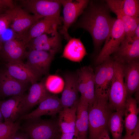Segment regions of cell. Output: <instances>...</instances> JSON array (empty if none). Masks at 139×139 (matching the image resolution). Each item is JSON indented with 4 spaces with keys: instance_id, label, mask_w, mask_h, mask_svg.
<instances>
[{
    "instance_id": "39",
    "label": "cell",
    "mask_w": 139,
    "mask_h": 139,
    "mask_svg": "<svg viewBox=\"0 0 139 139\" xmlns=\"http://www.w3.org/2000/svg\"><path fill=\"white\" fill-rule=\"evenodd\" d=\"M132 38L134 40L139 39V24L137 26L134 35Z\"/></svg>"
},
{
    "instance_id": "14",
    "label": "cell",
    "mask_w": 139,
    "mask_h": 139,
    "mask_svg": "<svg viewBox=\"0 0 139 139\" xmlns=\"http://www.w3.org/2000/svg\"><path fill=\"white\" fill-rule=\"evenodd\" d=\"M24 40L13 38L4 42L1 48L0 58L5 63L22 61L27 51Z\"/></svg>"
},
{
    "instance_id": "2",
    "label": "cell",
    "mask_w": 139,
    "mask_h": 139,
    "mask_svg": "<svg viewBox=\"0 0 139 139\" xmlns=\"http://www.w3.org/2000/svg\"><path fill=\"white\" fill-rule=\"evenodd\" d=\"M108 97L95 96L92 105L89 109V139H98L101 133L108 129V124L112 113Z\"/></svg>"
},
{
    "instance_id": "4",
    "label": "cell",
    "mask_w": 139,
    "mask_h": 139,
    "mask_svg": "<svg viewBox=\"0 0 139 139\" xmlns=\"http://www.w3.org/2000/svg\"><path fill=\"white\" fill-rule=\"evenodd\" d=\"M114 60V72L108 94V104L112 111H124L127 98L124 83V64Z\"/></svg>"
},
{
    "instance_id": "23",
    "label": "cell",
    "mask_w": 139,
    "mask_h": 139,
    "mask_svg": "<svg viewBox=\"0 0 139 139\" xmlns=\"http://www.w3.org/2000/svg\"><path fill=\"white\" fill-rule=\"evenodd\" d=\"M105 2L110 11L116 15L122 22L124 30L125 37L132 38L139 23V18L132 17L124 14L118 6L115 0H106Z\"/></svg>"
},
{
    "instance_id": "10",
    "label": "cell",
    "mask_w": 139,
    "mask_h": 139,
    "mask_svg": "<svg viewBox=\"0 0 139 139\" xmlns=\"http://www.w3.org/2000/svg\"><path fill=\"white\" fill-rule=\"evenodd\" d=\"M55 55L49 52L32 50L26 51V64L40 77L49 73L51 62Z\"/></svg>"
},
{
    "instance_id": "1",
    "label": "cell",
    "mask_w": 139,
    "mask_h": 139,
    "mask_svg": "<svg viewBox=\"0 0 139 139\" xmlns=\"http://www.w3.org/2000/svg\"><path fill=\"white\" fill-rule=\"evenodd\" d=\"M110 11L105 1L89 0L81 16L72 25L74 30L82 28L89 33L95 51H99L116 19Z\"/></svg>"
},
{
    "instance_id": "27",
    "label": "cell",
    "mask_w": 139,
    "mask_h": 139,
    "mask_svg": "<svg viewBox=\"0 0 139 139\" xmlns=\"http://www.w3.org/2000/svg\"><path fill=\"white\" fill-rule=\"evenodd\" d=\"M124 110H120L112 112L110 116L108 127L113 139H119L122 137L124 124Z\"/></svg>"
},
{
    "instance_id": "7",
    "label": "cell",
    "mask_w": 139,
    "mask_h": 139,
    "mask_svg": "<svg viewBox=\"0 0 139 139\" xmlns=\"http://www.w3.org/2000/svg\"><path fill=\"white\" fill-rule=\"evenodd\" d=\"M9 11L12 17L10 25L11 29L19 38L24 39L27 32L34 23L44 18L41 16L31 15L20 6H15Z\"/></svg>"
},
{
    "instance_id": "41",
    "label": "cell",
    "mask_w": 139,
    "mask_h": 139,
    "mask_svg": "<svg viewBox=\"0 0 139 139\" xmlns=\"http://www.w3.org/2000/svg\"><path fill=\"white\" fill-rule=\"evenodd\" d=\"M3 43L0 41V54H1V52L2 46Z\"/></svg>"
},
{
    "instance_id": "3",
    "label": "cell",
    "mask_w": 139,
    "mask_h": 139,
    "mask_svg": "<svg viewBox=\"0 0 139 139\" xmlns=\"http://www.w3.org/2000/svg\"><path fill=\"white\" fill-rule=\"evenodd\" d=\"M20 129L29 139H57L62 134L58 120L40 117L25 120Z\"/></svg>"
},
{
    "instance_id": "28",
    "label": "cell",
    "mask_w": 139,
    "mask_h": 139,
    "mask_svg": "<svg viewBox=\"0 0 139 139\" xmlns=\"http://www.w3.org/2000/svg\"><path fill=\"white\" fill-rule=\"evenodd\" d=\"M84 67L86 77L85 88L84 97L81 98L87 102L90 107L93 104L95 98L94 71L90 65Z\"/></svg>"
},
{
    "instance_id": "9",
    "label": "cell",
    "mask_w": 139,
    "mask_h": 139,
    "mask_svg": "<svg viewBox=\"0 0 139 139\" xmlns=\"http://www.w3.org/2000/svg\"><path fill=\"white\" fill-rule=\"evenodd\" d=\"M45 33L30 40L26 44L29 50H35L49 52L55 55L62 49V38L60 34L55 30L50 36Z\"/></svg>"
},
{
    "instance_id": "29",
    "label": "cell",
    "mask_w": 139,
    "mask_h": 139,
    "mask_svg": "<svg viewBox=\"0 0 139 139\" xmlns=\"http://www.w3.org/2000/svg\"><path fill=\"white\" fill-rule=\"evenodd\" d=\"M118 6L126 15L134 18H139V1L115 0Z\"/></svg>"
},
{
    "instance_id": "25",
    "label": "cell",
    "mask_w": 139,
    "mask_h": 139,
    "mask_svg": "<svg viewBox=\"0 0 139 139\" xmlns=\"http://www.w3.org/2000/svg\"><path fill=\"white\" fill-rule=\"evenodd\" d=\"M77 107V106H75L63 108L59 113L58 122L62 134L71 133H76Z\"/></svg>"
},
{
    "instance_id": "24",
    "label": "cell",
    "mask_w": 139,
    "mask_h": 139,
    "mask_svg": "<svg viewBox=\"0 0 139 139\" xmlns=\"http://www.w3.org/2000/svg\"><path fill=\"white\" fill-rule=\"evenodd\" d=\"M87 54L85 48L80 38L71 37L65 46L61 57L80 63Z\"/></svg>"
},
{
    "instance_id": "34",
    "label": "cell",
    "mask_w": 139,
    "mask_h": 139,
    "mask_svg": "<svg viewBox=\"0 0 139 139\" xmlns=\"http://www.w3.org/2000/svg\"><path fill=\"white\" fill-rule=\"evenodd\" d=\"M15 6L13 0H0V14L13 9Z\"/></svg>"
},
{
    "instance_id": "5",
    "label": "cell",
    "mask_w": 139,
    "mask_h": 139,
    "mask_svg": "<svg viewBox=\"0 0 139 139\" xmlns=\"http://www.w3.org/2000/svg\"><path fill=\"white\" fill-rule=\"evenodd\" d=\"M125 36L123 23L119 19L117 18L105 41L103 47L95 57V64L97 66L102 64L111 55L117 50Z\"/></svg>"
},
{
    "instance_id": "16",
    "label": "cell",
    "mask_w": 139,
    "mask_h": 139,
    "mask_svg": "<svg viewBox=\"0 0 139 139\" xmlns=\"http://www.w3.org/2000/svg\"><path fill=\"white\" fill-rule=\"evenodd\" d=\"M45 80V78L40 82L31 84L28 93L24 94V115L28 113L34 106L51 94L46 87Z\"/></svg>"
},
{
    "instance_id": "20",
    "label": "cell",
    "mask_w": 139,
    "mask_h": 139,
    "mask_svg": "<svg viewBox=\"0 0 139 139\" xmlns=\"http://www.w3.org/2000/svg\"><path fill=\"white\" fill-rule=\"evenodd\" d=\"M5 63L6 69L8 74L18 80L32 84L37 82L40 77L22 61Z\"/></svg>"
},
{
    "instance_id": "21",
    "label": "cell",
    "mask_w": 139,
    "mask_h": 139,
    "mask_svg": "<svg viewBox=\"0 0 139 139\" xmlns=\"http://www.w3.org/2000/svg\"><path fill=\"white\" fill-rule=\"evenodd\" d=\"M137 103L136 99L132 97L127 98L124 110L125 135H132L139 126L138 118L139 109Z\"/></svg>"
},
{
    "instance_id": "31",
    "label": "cell",
    "mask_w": 139,
    "mask_h": 139,
    "mask_svg": "<svg viewBox=\"0 0 139 139\" xmlns=\"http://www.w3.org/2000/svg\"><path fill=\"white\" fill-rule=\"evenodd\" d=\"M57 76L50 75L46 79L45 85L47 89L50 93H58L62 89L60 84L61 79Z\"/></svg>"
},
{
    "instance_id": "38",
    "label": "cell",
    "mask_w": 139,
    "mask_h": 139,
    "mask_svg": "<svg viewBox=\"0 0 139 139\" xmlns=\"http://www.w3.org/2000/svg\"><path fill=\"white\" fill-rule=\"evenodd\" d=\"M98 139H111L108 129L104 130L100 135Z\"/></svg>"
},
{
    "instance_id": "37",
    "label": "cell",
    "mask_w": 139,
    "mask_h": 139,
    "mask_svg": "<svg viewBox=\"0 0 139 139\" xmlns=\"http://www.w3.org/2000/svg\"><path fill=\"white\" fill-rule=\"evenodd\" d=\"M12 139H29L27 135L24 132H19L18 131L15 133Z\"/></svg>"
},
{
    "instance_id": "15",
    "label": "cell",
    "mask_w": 139,
    "mask_h": 139,
    "mask_svg": "<svg viewBox=\"0 0 139 139\" xmlns=\"http://www.w3.org/2000/svg\"><path fill=\"white\" fill-rule=\"evenodd\" d=\"M64 77L65 85L60 98L63 109L77 106L79 100L77 72L66 73Z\"/></svg>"
},
{
    "instance_id": "11",
    "label": "cell",
    "mask_w": 139,
    "mask_h": 139,
    "mask_svg": "<svg viewBox=\"0 0 139 139\" xmlns=\"http://www.w3.org/2000/svg\"><path fill=\"white\" fill-rule=\"evenodd\" d=\"M39 104L34 110L21 116L18 120L37 118L44 115L54 116L63 109L60 98L55 94H51Z\"/></svg>"
},
{
    "instance_id": "35",
    "label": "cell",
    "mask_w": 139,
    "mask_h": 139,
    "mask_svg": "<svg viewBox=\"0 0 139 139\" xmlns=\"http://www.w3.org/2000/svg\"><path fill=\"white\" fill-rule=\"evenodd\" d=\"M59 139H80L78 136L75 133L62 134Z\"/></svg>"
},
{
    "instance_id": "26",
    "label": "cell",
    "mask_w": 139,
    "mask_h": 139,
    "mask_svg": "<svg viewBox=\"0 0 139 139\" xmlns=\"http://www.w3.org/2000/svg\"><path fill=\"white\" fill-rule=\"evenodd\" d=\"M107 62L105 60L95 67L94 71L95 96L108 97L105 89L106 77Z\"/></svg>"
},
{
    "instance_id": "33",
    "label": "cell",
    "mask_w": 139,
    "mask_h": 139,
    "mask_svg": "<svg viewBox=\"0 0 139 139\" xmlns=\"http://www.w3.org/2000/svg\"><path fill=\"white\" fill-rule=\"evenodd\" d=\"M77 83L79 92L81 94V98H83L85 90L86 77L84 67L81 68L77 71Z\"/></svg>"
},
{
    "instance_id": "8",
    "label": "cell",
    "mask_w": 139,
    "mask_h": 139,
    "mask_svg": "<svg viewBox=\"0 0 139 139\" xmlns=\"http://www.w3.org/2000/svg\"><path fill=\"white\" fill-rule=\"evenodd\" d=\"M28 12L43 18L60 17L61 6L59 0H27L20 1Z\"/></svg>"
},
{
    "instance_id": "6",
    "label": "cell",
    "mask_w": 139,
    "mask_h": 139,
    "mask_svg": "<svg viewBox=\"0 0 139 139\" xmlns=\"http://www.w3.org/2000/svg\"><path fill=\"white\" fill-rule=\"evenodd\" d=\"M63 7V25L59 31L67 41L71 37L68 33L70 27L76 22L86 7L89 0H59Z\"/></svg>"
},
{
    "instance_id": "22",
    "label": "cell",
    "mask_w": 139,
    "mask_h": 139,
    "mask_svg": "<svg viewBox=\"0 0 139 139\" xmlns=\"http://www.w3.org/2000/svg\"><path fill=\"white\" fill-rule=\"evenodd\" d=\"M89 105L84 99H79L76 111L75 133L80 139H86L89 129Z\"/></svg>"
},
{
    "instance_id": "12",
    "label": "cell",
    "mask_w": 139,
    "mask_h": 139,
    "mask_svg": "<svg viewBox=\"0 0 139 139\" xmlns=\"http://www.w3.org/2000/svg\"><path fill=\"white\" fill-rule=\"evenodd\" d=\"M30 83L20 81L10 76L6 69L0 72V98L21 95L29 88Z\"/></svg>"
},
{
    "instance_id": "30",
    "label": "cell",
    "mask_w": 139,
    "mask_h": 139,
    "mask_svg": "<svg viewBox=\"0 0 139 139\" xmlns=\"http://www.w3.org/2000/svg\"><path fill=\"white\" fill-rule=\"evenodd\" d=\"M19 121H4L0 123V139H12L16 132L20 129Z\"/></svg>"
},
{
    "instance_id": "17",
    "label": "cell",
    "mask_w": 139,
    "mask_h": 139,
    "mask_svg": "<svg viewBox=\"0 0 139 139\" xmlns=\"http://www.w3.org/2000/svg\"><path fill=\"white\" fill-rule=\"evenodd\" d=\"M63 18H44L34 23L29 29L26 39V44L31 39L45 33L50 34L62 23Z\"/></svg>"
},
{
    "instance_id": "36",
    "label": "cell",
    "mask_w": 139,
    "mask_h": 139,
    "mask_svg": "<svg viewBox=\"0 0 139 139\" xmlns=\"http://www.w3.org/2000/svg\"><path fill=\"white\" fill-rule=\"evenodd\" d=\"M119 139H139V126L138 127L132 135L130 136L125 135Z\"/></svg>"
},
{
    "instance_id": "19",
    "label": "cell",
    "mask_w": 139,
    "mask_h": 139,
    "mask_svg": "<svg viewBox=\"0 0 139 139\" xmlns=\"http://www.w3.org/2000/svg\"><path fill=\"white\" fill-rule=\"evenodd\" d=\"M113 54L114 59L124 64L139 59V39L124 37L118 49Z\"/></svg>"
},
{
    "instance_id": "18",
    "label": "cell",
    "mask_w": 139,
    "mask_h": 139,
    "mask_svg": "<svg viewBox=\"0 0 139 139\" xmlns=\"http://www.w3.org/2000/svg\"><path fill=\"white\" fill-rule=\"evenodd\" d=\"M124 85L127 97L139 91V60H133L124 64Z\"/></svg>"
},
{
    "instance_id": "40",
    "label": "cell",
    "mask_w": 139,
    "mask_h": 139,
    "mask_svg": "<svg viewBox=\"0 0 139 139\" xmlns=\"http://www.w3.org/2000/svg\"><path fill=\"white\" fill-rule=\"evenodd\" d=\"M4 120L3 117L0 110V123L3 122Z\"/></svg>"
},
{
    "instance_id": "42",
    "label": "cell",
    "mask_w": 139,
    "mask_h": 139,
    "mask_svg": "<svg viewBox=\"0 0 139 139\" xmlns=\"http://www.w3.org/2000/svg\"><path fill=\"white\" fill-rule=\"evenodd\" d=\"M59 138H60V137H59V138L57 139H59Z\"/></svg>"
},
{
    "instance_id": "13",
    "label": "cell",
    "mask_w": 139,
    "mask_h": 139,
    "mask_svg": "<svg viewBox=\"0 0 139 139\" xmlns=\"http://www.w3.org/2000/svg\"><path fill=\"white\" fill-rule=\"evenodd\" d=\"M24 94L0 100V110L4 121L14 122L24 115Z\"/></svg>"
},
{
    "instance_id": "32",
    "label": "cell",
    "mask_w": 139,
    "mask_h": 139,
    "mask_svg": "<svg viewBox=\"0 0 139 139\" xmlns=\"http://www.w3.org/2000/svg\"><path fill=\"white\" fill-rule=\"evenodd\" d=\"M9 10L0 14V38L10 26L12 22V16Z\"/></svg>"
}]
</instances>
